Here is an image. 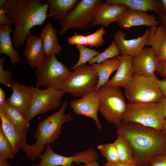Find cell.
I'll use <instances>...</instances> for the list:
<instances>
[{"label":"cell","mask_w":166,"mask_h":166,"mask_svg":"<svg viewBox=\"0 0 166 166\" xmlns=\"http://www.w3.org/2000/svg\"><path fill=\"white\" fill-rule=\"evenodd\" d=\"M114 125L118 135L128 143L140 165L166 153V132L135 122L122 121Z\"/></svg>","instance_id":"6da1fadb"},{"label":"cell","mask_w":166,"mask_h":166,"mask_svg":"<svg viewBox=\"0 0 166 166\" xmlns=\"http://www.w3.org/2000/svg\"><path fill=\"white\" fill-rule=\"evenodd\" d=\"M48 7V4L40 0H7L2 8L14 25L12 39L15 48L25 44L31 29L42 25L49 17Z\"/></svg>","instance_id":"7a4b0ae2"},{"label":"cell","mask_w":166,"mask_h":166,"mask_svg":"<svg viewBox=\"0 0 166 166\" xmlns=\"http://www.w3.org/2000/svg\"><path fill=\"white\" fill-rule=\"evenodd\" d=\"M68 105L67 102H62L57 112L47 116L39 122L34 132V137L36 140L35 143L29 145L26 140L23 141L21 148L33 162L44 152L47 144L54 142L59 138L62 134L63 125L73 120L72 112L67 114L65 113Z\"/></svg>","instance_id":"3957f363"},{"label":"cell","mask_w":166,"mask_h":166,"mask_svg":"<svg viewBox=\"0 0 166 166\" xmlns=\"http://www.w3.org/2000/svg\"><path fill=\"white\" fill-rule=\"evenodd\" d=\"M159 79L155 73L146 76L134 73L124 88L128 103H157L165 98L159 86Z\"/></svg>","instance_id":"277c9868"},{"label":"cell","mask_w":166,"mask_h":166,"mask_svg":"<svg viewBox=\"0 0 166 166\" xmlns=\"http://www.w3.org/2000/svg\"><path fill=\"white\" fill-rule=\"evenodd\" d=\"M98 92L100 113L110 123L115 124L122 121L128 103L120 87L105 85Z\"/></svg>","instance_id":"5b68a950"},{"label":"cell","mask_w":166,"mask_h":166,"mask_svg":"<svg viewBox=\"0 0 166 166\" xmlns=\"http://www.w3.org/2000/svg\"><path fill=\"white\" fill-rule=\"evenodd\" d=\"M101 0H79L75 7L59 21L61 28L58 34L64 35L71 29H88L91 26L95 12Z\"/></svg>","instance_id":"8992f818"},{"label":"cell","mask_w":166,"mask_h":166,"mask_svg":"<svg viewBox=\"0 0 166 166\" xmlns=\"http://www.w3.org/2000/svg\"><path fill=\"white\" fill-rule=\"evenodd\" d=\"M55 55L46 56L42 65L36 68V88L43 86L46 89H60L71 74L72 71L63 63L58 60Z\"/></svg>","instance_id":"52a82bcc"},{"label":"cell","mask_w":166,"mask_h":166,"mask_svg":"<svg viewBox=\"0 0 166 166\" xmlns=\"http://www.w3.org/2000/svg\"><path fill=\"white\" fill-rule=\"evenodd\" d=\"M98 80L97 73L92 66L84 64L73 70L60 89L74 97H81L95 89Z\"/></svg>","instance_id":"ba28073f"},{"label":"cell","mask_w":166,"mask_h":166,"mask_svg":"<svg viewBox=\"0 0 166 166\" xmlns=\"http://www.w3.org/2000/svg\"><path fill=\"white\" fill-rule=\"evenodd\" d=\"M165 119L157 103H128L122 121L135 122L162 131Z\"/></svg>","instance_id":"9c48e42d"},{"label":"cell","mask_w":166,"mask_h":166,"mask_svg":"<svg viewBox=\"0 0 166 166\" xmlns=\"http://www.w3.org/2000/svg\"><path fill=\"white\" fill-rule=\"evenodd\" d=\"M31 89V104L25 116L29 121L38 114L46 113L61 106L62 97L65 93L62 90L55 88L41 89L32 86Z\"/></svg>","instance_id":"30bf717a"},{"label":"cell","mask_w":166,"mask_h":166,"mask_svg":"<svg viewBox=\"0 0 166 166\" xmlns=\"http://www.w3.org/2000/svg\"><path fill=\"white\" fill-rule=\"evenodd\" d=\"M70 106L75 113L93 119L98 129H101L97 115L99 107L98 90L94 89L80 99L71 101Z\"/></svg>","instance_id":"8fae6325"},{"label":"cell","mask_w":166,"mask_h":166,"mask_svg":"<svg viewBox=\"0 0 166 166\" xmlns=\"http://www.w3.org/2000/svg\"><path fill=\"white\" fill-rule=\"evenodd\" d=\"M150 28L145 30L141 37L135 39H126V34L118 30L114 35V41L120 51V55L134 56L138 53L146 45L149 36Z\"/></svg>","instance_id":"7c38bea8"},{"label":"cell","mask_w":166,"mask_h":166,"mask_svg":"<svg viewBox=\"0 0 166 166\" xmlns=\"http://www.w3.org/2000/svg\"><path fill=\"white\" fill-rule=\"evenodd\" d=\"M128 9L123 4H109L103 1L95 12L91 26L101 25L108 28L111 23L116 22Z\"/></svg>","instance_id":"4fadbf2b"},{"label":"cell","mask_w":166,"mask_h":166,"mask_svg":"<svg viewBox=\"0 0 166 166\" xmlns=\"http://www.w3.org/2000/svg\"><path fill=\"white\" fill-rule=\"evenodd\" d=\"M23 55L31 68H37L45 61L46 55L42 39L30 31L25 40Z\"/></svg>","instance_id":"5bb4252c"},{"label":"cell","mask_w":166,"mask_h":166,"mask_svg":"<svg viewBox=\"0 0 166 166\" xmlns=\"http://www.w3.org/2000/svg\"><path fill=\"white\" fill-rule=\"evenodd\" d=\"M159 62L153 49L145 47L133 56L132 67L134 73L146 76L155 74Z\"/></svg>","instance_id":"9a60e30c"},{"label":"cell","mask_w":166,"mask_h":166,"mask_svg":"<svg viewBox=\"0 0 166 166\" xmlns=\"http://www.w3.org/2000/svg\"><path fill=\"white\" fill-rule=\"evenodd\" d=\"M116 22L120 27L125 29L141 26L151 27L157 26L160 24L155 15L129 8L120 16Z\"/></svg>","instance_id":"2e32d148"},{"label":"cell","mask_w":166,"mask_h":166,"mask_svg":"<svg viewBox=\"0 0 166 166\" xmlns=\"http://www.w3.org/2000/svg\"><path fill=\"white\" fill-rule=\"evenodd\" d=\"M11 96L6 103L19 109L25 116L29 109L32 99L31 86H26L14 81L10 87Z\"/></svg>","instance_id":"e0dca14e"},{"label":"cell","mask_w":166,"mask_h":166,"mask_svg":"<svg viewBox=\"0 0 166 166\" xmlns=\"http://www.w3.org/2000/svg\"><path fill=\"white\" fill-rule=\"evenodd\" d=\"M120 64L114 76L106 85L125 88L131 80L134 72L132 67L133 56L121 55L117 56Z\"/></svg>","instance_id":"ac0fdd59"},{"label":"cell","mask_w":166,"mask_h":166,"mask_svg":"<svg viewBox=\"0 0 166 166\" xmlns=\"http://www.w3.org/2000/svg\"><path fill=\"white\" fill-rule=\"evenodd\" d=\"M148 39L146 44L152 47L159 62L166 61V31L160 25L150 27Z\"/></svg>","instance_id":"d6986e66"},{"label":"cell","mask_w":166,"mask_h":166,"mask_svg":"<svg viewBox=\"0 0 166 166\" xmlns=\"http://www.w3.org/2000/svg\"><path fill=\"white\" fill-rule=\"evenodd\" d=\"M57 31L51 22L48 21L42 28L39 34L46 55H58L61 52L62 46L59 44Z\"/></svg>","instance_id":"ffe728a7"},{"label":"cell","mask_w":166,"mask_h":166,"mask_svg":"<svg viewBox=\"0 0 166 166\" xmlns=\"http://www.w3.org/2000/svg\"><path fill=\"white\" fill-rule=\"evenodd\" d=\"M11 25H0V54H5L10 58L13 65L19 63L21 58L12 42L10 34L13 32Z\"/></svg>","instance_id":"44dd1931"},{"label":"cell","mask_w":166,"mask_h":166,"mask_svg":"<svg viewBox=\"0 0 166 166\" xmlns=\"http://www.w3.org/2000/svg\"><path fill=\"white\" fill-rule=\"evenodd\" d=\"M120 64L117 56L106 60L100 64L94 63L91 65L96 71L98 77V82L95 89L98 90L109 81L111 74L117 70Z\"/></svg>","instance_id":"7402d4cb"},{"label":"cell","mask_w":166,"mask_h":166,"mask_svg":"<svg viewBox=\"0 0 166 166\" xmlns=\"http://www.w3.org/2000/svg\"><path fill=\"white\" fill-rule=\"evenodd\" d=\"M0 109H3L2 113L10 120L18 133L22 135L26 136L30 126V121L20 111L6 103Z\"/></svg>","instance_id":"603a6c76"},{"label":"cell","mask_w":166,"mask_h":166,"mask_svg":"<svg viewBox=\"0 0 166 166\" xmlns=\"http://www.w3.org/2000/svg\"><path fill=\"white\" fill-rule=\"evenodd\" d=\"M109 4L124 5L129 8L140 11H152L157 15L161 12L159 0H106Z\"/></svg>","instance_id":"cb8c5ba5"},{"label":"cell","mask_w":166,"mask_h":166,"mask_svg":"<svg viewBox=\"0 0 166 166\" xmlns=\"http://www.w3.org/2000/svg\"><path fill=\"white\" fill-rule=\"evenodd\" d=\"M0 125L5 135L10 142L15 155L21 148L23 141L26 139V136L19 134L10 120L4 113H0Z\"/></svg>","instance_id":"d4e9b609"},{"label":"cell","mask_w":166,"mask_h":166,"mask_svg":"<svg viewBox=\"0 0 166 166\" xmlns=\"http://www.w3.org/2000/svg\"><path fill=\"white\" fill-rule=\"evenodd\" d=\"M43 2L49 4V17L60 21L76 6L79 0H47Z\"/></svg>","instance_id":"484cf974"},{"label":"cell","mask_w":166,"mask_h":166,"mask_svg":"<svg viewBox=\"0 0 166 166\" xmlns=\"http://www.w3.org/2000/svg\"><path fill=\"white\" fill-rule=\"evenodd\" d=\"M114 142L117 150L119 162H128L135 159L130 146L123 137L118 135Z\"/></svg>","instance_id":"4316f807"},{"label":"cell","mask_w":166,"mask_h":166,"mask_svg":"<svg viewBox=\"0 0 166 166\" xmlns=\"http://www.w3.org/2000/svg\"><path fill=\"white\" fill-rule=\"evenodd\" d=\"M120 55V51L115 42L113 41L104 52L92 58L88 63L90 65L94 63L100 64L106 60L112 59Z\"/></svg>","instance_id":"83f0119b"},{"label":"cell","mask_w":166,"mask_h":166,"mask_svg":"<svg viewBox=\"0 0 166 166\" xmlns=\"http://www.w3.org/2000/svg\"><path fill=\"white\" fill-rule=\"evenodd\" d=\"M75 47L78 49L80 55L77 62L71 68V69L73 70L81 65L86 64L92 58L101 53L94 49L89 48L84 45H76Z\"/></svg>","instance_id":"f1b7e54d"},{"label":"cell","mask_w":166,"mask_h":166,"mask_svg":"<svg viewBox=\"0 0 166 166\" xmlns=\"http://www.w3.org/2000/svg\"><path fill=\"white\" fill-rule=\"evenodd\" d=\"M15 156L11 144L0 125V160H13Z\"/></svg>","instance_id":"f546056e"},{"label":"cell","mask_w":166,"mask_h":166,"mask_svg":"<svg viewBox=\"0 0 166 166\" xmlns=\"http://www.w3.org/2000/svg\"><path fill=\"white\" fill-rule=\"evenodd\" d=\"M97 148L102 156L106 159L107 162L114 163L119 162L117 150L114 142L99 145Z\"/></svg>","instance_id":"4dcf8cb0"},{"label":"cell","mask_w":166,"mask_h":166,"mask_svg":"<svg viewBox=\"0 0 166 166\" xmlns=\"http://www.w3.org/2000/svg\"><path fill=\"white\" fill-rule=\"evenodd\" d=\"M106 33L104 27L102 26L94 33L86 35L88 45L92 48L98 47L103 45L105 42L104 36Z\"/></svg>","instance_id":"1f68e13d"},{"label":"cell","mask_w":166,"mask_h":166,"mask_svg":"<svg viewBox=\"0 0 166 166\" xmlns=\"http://www.w3.org/2000/svg\"><path fill=\"white\" fill-rule=\"evenodd\" d=\"M6 58L5 57L0 58V83L10 88L14 80L13 79L11 71L4 69V62Z\"/></svg>","instance_id":"d6a6232c"},{"label":"cell","mask_w":166,"mask_h":166,"mask_svg":"<svg viewBox=\"0 0 166 166\" xmlns=\"http://www.w3.org/2000/svg\"><path fill=\"white\" fill-rule=\"evenodd\" d=\"M67 41L70 45H88L86 35L78 34L77 33H75L72 36L67 38Z\"/></svg>","instance_id":"836d02e7"},{"label":"cell","mask_w":166,"mask_h":166,"mask_svg":"<svg viewBox=\"0 0 166 166\" xmlns=\"http://www.w3.org/2000/svg\"><path fill=\"white\" fill-rule=\"evenodd\" d=\"M147 163L149 166H166V153L154 156Z\"/></svg>","instance_id":"e575fe53"},{"label":"cell","mask_w":166,"mask_h":166,"mask_svg":"<svg viewBox=\"0 0 166 166\" xmlns=\"http://www.w3.org/2000/svg\"><path fill=\"white\" fill-rule=\"evenodd\" d=\"M104 166H140V165L135 159L133 160L126 162H118L112 163L107 162Z\"/></svg>","instance_id":"d590c367"},{"label":"cell","mask_w":166,"mask_h":166,"mask_svg":"<svg viewBox=\"0 0 166 166\" xmlns=\"http://www.w3.org/2000/svg\"><path fill=\"white\" fill-rule=\"evenodd\" d=\"M6 10L3 8H0V25H11L12 23L6 16Z\"/></svg>","instance_id":"8d00e7d4"},{"label":"cell","mask_w":166,"mask_h":166,"mask_svg":"<svg viewBox=\"0 0 166 166\" xmlns=\"http://www.w3.org/2000/svg\"><path fill=\"white\" fill-rule=\"evenodd\" d=\"M156 72L160 76L166 78V61L159 62Z\"/></svg>","instance_id":"74e56055"},{"label":"cell","mask_w":166,"mask_h":166,"mask_svg":"<svg viewBox=\"0 0 166 166\" xmlns=\"http://www.w3.org/2000/svg\"><path fill=\"white\" fill-rule=\"evenodd\" d=\"M159 86L163 94L166 98V78L159 80Z\"/></svg>","instance_id":"f35d334b"},{"label":"cell","mask_w":166,"mask_h":166,"mask_svg":"<svg viewBox=\"0 0 166 166\" xmlns=\"http://www.w3.org/2000/svg\"><path fill=\"white\" fill-rule=\"evenodd\" d=\"M159 107L166 119V98L158 103Z\"/></svg>","instance_id":"ab89813d"},{"label":"cell","mask_w":166,"mask_h":166,"mask_svg":"<svg viewBox=\"0 0 166 166\" xmlns=\"http://www.w3.org/2000/svg\"><path fill=\"white\" fill-rule=\"evenodd\" d=\"M158 16L159 23L164 27L166 31V16L161 12L158 15Z\"/></svg>","instance_id":"60d3db41"},{"label":"cell","mask_w":166,"mask_h":166,"mask_svg":"<svg viewBox=\"0 0 166 166\" xmlns=\"http://www.w3.org/2000/svg\"><path fill=\"white\" fill-rule=\"evenodd\" d=\"M6 93L0 87V108H2L6 103Z\"/></svg>","instance_id":"b9f144b4"},{"label":"cell","mask_w":166,"mask_h":166,"mask_svg":"<svg viewBox=\"0 0 166 166\" xmlns=\"http://www.w3.org/2000/svg\"><path fill=\"white\" fill-rule=\"evenodd\" d=\"M161 12L166 16V0H159Z\"/></svg>","instance_id":"7bdbcfd3"},{"label":"cell","mask_w":166,"mask_h":166,"mask_svg":"<svg viewBox=\"0 0 166 166\" xmlns=\"http://www.w3.org/2000/svg\"><path fill=\"white\" fill-rule=\"evenodd\" d=\"M0 166H11L9 163L8 160L4 159L0 160Z\"/></svg>","instance_id":"ee69618b"},{"label":"cell","mask_w":166,"mask_h":166,"mask_svg":"<svg viewBox=\"0 0 166 166\" xmlns=\"http://www.w3.org/2000/svg\"><path fill=\"white\" fill-rule=\"evenodd\" d=\"M81 166H103V165H101L96 160L89 164H85V165Z\"/></svg>","instance_id":"f6af8a7d"},{"label":"cell","mask_w":166,"mask_h":166,"mask_svg":"<svg viewBox=\"0 0 166 166\" xmlns=\"http://www.w3.org/2000/svg\"><path fill=\"white\" fill-rule=\"evenodd\" d=\"M162 130L166 132V119H165L163 122Z\"/></svg>","instance_id":"bcb514c9"},{"label":"cell","mask_w":166,"mask_h":166,"mask_svg":"<svg viewBox=\"0 0 166 166\" xmlns=\"http://www.w3.org/2000/svg\"><path fill=\"white\" fill-rule=\"evenodd\" d=\"M7 0H0V8H2L4 4L6 2Z\"/></svg>","instance_id":"7dc6e473"},{"label":"cell","mask_w":166,"mask_h":166,"mask_svg":"<svg viewBox=\"0 0 166 166\" xmlns=\"http://www.w3.org/2000/svg\"><path fill=\"white\" fill-rule=\"evenodd\" d=\"M140 166H149L148 164L147 163H146L143 164L141 165H140Z\"/></svg>","instance_id":"c3c4849f"},{"label":"cell","mask_w":166,"mask_h":166,"mask_svg":"<svg viewBox=\"0 0 166 166\" xmlns=\"http://www.w3.org/2000/svg\"><path fill=\"white\" fill-rule=\"evenodd\" d=\"M103 166H104L103 165Z\"/></svg>","instance_id":"681fc988"}]
</instances>
